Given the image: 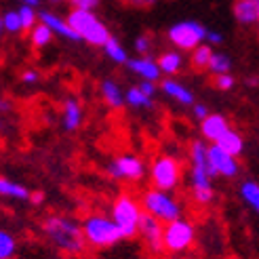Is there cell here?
Wrapping results in <instances>:
<instances>
[{"label":"cell","instance_id":"obj_1","mask_svg":"<svg viewBox=\"0 0 259 259\" xmlns=\"http://www.w3.org/2000/svg\"><path fill=\"white\" fill-rule=\"evenodd\" d=\"M42 232L47 234V238L66 255L80 257L87 251V242L82 236L80 224L68 215H57V213L47 215L42 219Z\"/></svg>","mask_w":259,"mask_h":259},{"label":"cell","instance_id":"obj_2","mask_svg":"<svg viewBox=\"0 0 259 259\" xmlns=\"http://www.w3.org/2000/svg\"><path fill=\"white\" fill-rule=\"evenodd\" d=\"M190 184H192V198L196 204L206 206L215 198L211 186L209 164H206V144L202 139H196L190 144Z\"/></svg>","mask_w":259,"mask_h":259},{"label":"cell","instance_id":"obj_3","mask_svg":"<svg viewBox=\"0 0 259 259\" xmlns=\"http://www.w3.org/2000/svg\"><path fill=\"white\" fill-rule=\"evenodd\" d=\"M80 230H82L87 247H93V249H108L118 240H122L116 224L103 213L87 215L80 224Z\"/></svg>","mask_w":259,"mask_h":259},{"label":"cell","instance_id":"obj_4","mask_svg":"<svg viewBox=\"0 0 259 259\" xmlns=\"http://www.w3.org/2000/svg\"><path fill=\"white\" fill-rule=\"evenodd\" d=\"M68 25L74 30V34L78 36V40H84L93 47H103L110 38L108 28L101 23V19L91 11H76L72 9L70 15L66 17Z\"/></svg>","mask_w":259,"mask_h":259},{"label":"cell","instance_id":"obj_5","mask_svg":"<svg viewBox=\"0 0 259 259\" xmlns=\"http://www.w3.org/2000/svg\"><path fill=\"white\" fill-rule=\"evenodd\" d=\"M139 206L141 211L152 215L154 219H158V222L164 226V224H171L175 219L181 217V204L173 198V194L169 192H160V190H146L144 196L139 200Z\"/></svg>","mask_w":259,"mask_h":259},{"label":"cell","instance_id":"obj_6","mask_svg":"<svg viewBox=\"0 0 259 259\" xmlns=\"http://www.w3.org/2000/svg\"><path fill=\"white\" fill-rule=\"evenodd\" d=\"M141 215L139 200L131 194H120L112 202V222L120 232V238H135L137 236V222Z\"/></svg>","mask_w":259,"mask_h":259},{"label":"cell","instance_id":"obj_7","mask_svg":"<svg viewBox=\"0 0 259 259\" xmlns=\"http://www.w3.org/2000/svg\"><path fill=\"white\" fill-rule=\"evenodd\" d=\"M181 181V162L171 154H160L150 166V184L154 190L173 192Z\"/></svg>","mask_w":259,"mask_h":259},{"label":"cell","instance_id":"obj_8","mask_svg":"<svg viewBox=\"0 0 259 259\" xmlns=\"http://www.w3.org/2000/svg\"><path fill=\"white\" fill-rule=\"evenodd\" d=\"M194 240H196V230L190 219L179 217L162 226V251L166 253H186Z\"/></svg>","mask_w":259,"mask_h":259},{"label":"cell","instance_id":"obj_9","mask_svg":"<svg viewBox=\"0 0 259 259\" xmlns=\"http://www.w3.org/2000/svg\"><path fill=\"white\" fill-rule=\"evenodd\" d=\"M204 32L206 28L198 21H179L166 30V38L179 51H192L204 40Z\"/></svg>","mask_w":259,"mask_h":259},{"label":"cell","instance_id":"obj_10","mask_svg":"<svg viewBox=\"0 0 259 259\" xmlns=\"http://www.w3.org/2000/svg\"><path fill=\"white\" fill-rule=\"evenodd\" d=\"M108 175L114 179H122V181H141L146 177V162L139 156L133 154H122V156H116L110 164H108Z\"/></svg>","mask_w":259,"mask_h":259},{"label":"cell","instance_id":"obj_11","mask_svg":"<svg viewBox=\"0 0 259 259\" xmlns=\"http://www.w3.org/2000/svg\"><path fill=\"white\" fill-rule=\"evenodd\" d=\"M206 164H209V175L211 179L222 175V177H236L240 166H238V160L228 156L226 152H222L215 144L206 146Z\"/></svg>","mask_w":259,"mask_h":259},{"label":"cell","instance_id":"obj_12","mask_svg":"<svg viewBox=\"0 0 259 259\" xmlns=\"http://www.w3.org/2000/svg\"><path fill=\"white\" fill-rule=\"evenodd\" d=\"M137 234L144 238L146 247L154 253V255H160L162 251V224L158 219H154L152 215L141 211L139 215V222H137Z\"/></svg>","mask_w":259,"mask_h":259},{"label":"cell","instance_id":"obj_13","mask_svg":"<svg viewBox=\"0 0 259 259\" xmlns=\"http://www.w3.org/2000/svg\"><path fill=\"white\" fill-rule=\"evenodd\" d=\"M228 128H230V122L222 114H209L204 120H200V133L206 141H211V144H215Z\"/></svg>","mask_w":259,"mask_h":259},{"label":"cell","instance_id":"obj_14","mask_svg":"<svg viewBox=\"0 0 259 259\" xmlns=\"http://www.w3.org/2000/svg\"><path fill=\"white\" fill-rule=\"evenodd\" d=\"M38 21L45 23L53 34H57V36H61V38H66V40H74V42L78 40V36L74 34V30L68 25V21L63 19V17H59V15H55V13L42 11L40 15H38Z\"/></svg>","mask_w":259,"mask_h":259},{"label":"cell","instance_id":"obj_15","mask_svg":"<svg viewBox=\"0 0 259 259\" xmlns=\"http://www.w3.org/2000/svg\"><path fill=\"white\" fill-rule=\"evenodd\" d=\"M82 120H84L82 103L76 97H68L63 101V126H66V131H76V128H80Z\"/></svg>","mask_w":259,"mask_h":259},{"label":"cell","instance_id":"obj_16","mask_svg":"<svg viewBox=\"0 0 259 259\" xmlns=\"http://www.w3.org/2000/svg\"><path fill=\"white\" fill-rule=\"evenodd\" d=\"M126 66L131 72H135L137 76H141V80H148V82H156L160 80V70L156 66V61L152 57H139V59H128Z\"/></svg>","mask_w":259,"mask_h":259},{"label":"cell","instance_id":"obj_17","mask_svg":"<svg viewBox=\"0 0 259 259\" xmlns=\"http://www.w3.org/2000/svg\"><path fill=\"white\" fill-rule=\"evenodd\" d=\"M160 89H162V93L166 97L175 99L177 103H181V106H192V103H194L192 91L186 84H181L179 80H175V78H164L160 82Z\"/></svg>","mask_w":259,"mask_h":259},{"label":"cell","instance_id":"obj_18","mask_svg":"<svg viewBox=\"0 0 259 259\" xmlns=\"http://www.w3.org/2000/svg\"><path fill=\"white\" fill-rule=\"evenodd\" d=\"M215 146L222 150V152H226L228 156L236 158V156H240L242 150H244V139H242L240 133H236V131H232V128H228V131L215 141Z\"/></svg>","mask_w":259,"mask_h":259},{"label":"cell","instance_id":"obj_19","mask_svg":"<svg viewBox=\"0 0 259 259\" xmlns=\"http://www.w3.org/2000/svg\"><path fill=\"white\" fill-rule=\"evenodd\" d=\"M234 17L242 25H255L259 19V0H236Z\"/></svg>","mask_w":259,"mask_h":259},{"label":"cell","instance_id":"obj_20","mask_svg":"<svg viewBox=\"0 0 259 259\" xmlns=\"http://www.w3.org/2000/svg\"><path fill=\"white\" fill-rule=\"evenodd\" d=\"M99 89H101V97H103V101H106L112 110H118V108L124 106V93L120 91L118 82H114L112 78H106V80L101 82Z\"/></svg>","mask_w":259,"mask_h":259},{"label":"cell","instance_id":"obj_21","mask_svg":"<svg viewBox=\"0 0 259 259\" xmlns=\"http://www.w3.org/2000/svg\"><path fill=\"white\" fill-rule=\"evenodd\" d=\"M156 66H158L160 74H166L171 78V76L177 74L181 70V66H184V57H181L179 51H164V53H160Z\"/></svg>","mask_w":259,"mask_h":259},{"label":"cell","instance_id":"obj_22","mask_svg":"<svg viewBox=\"0 0 259 259\" xmlns=\"http://www.w3.org/2000/svg\"><path fill=\"white\" fill-rule=\"evenodd\" d=\"M0 196H7V198H15V200H28L30 198V190L21 186V184H15L7 177H0Z\"/></svg>","mask_w":259,"mask_h":259},{"label":"cell","instance_id":"obj_23","mask_svg":"<svg viewBox=\"0 0 259 259\" xmlns=\"http://www.w3.org/2000/svg\"><path fill=\"white\" fill-rule=\"evenodd\" d=\"M206 70L213 74V78H215V76H222V74H230L232 59L226 53H215V51H213L209 63H206Z\"/></svg>","mask_w":259,"mask_h":259},{"label":"cell","instance_id":"obj_24","mask_svg":"<svg viewBox=\"0 0 259 259\" xmlns=\"http://www.w3.org/2000/svg\"><path fill=\"white\" fill-rule=\"evenodd\" d=\"M53 32H51L45 23H40L38 21L34 28L30 30V42H32V47L34 49H45L47 45H51V40H53Z\"/></svg>","mask_w":259,"mask_h":259},{"label":"cell","instance_id":"obj_25","mask_svg":"<svg viewBox=\"0 0 259 259\" xmlns=\"http://www.w3.org/2000/svg\"><path fill=\"white\" fill-rule=\"evenodd\" d=\"M103 51H106V55L114 61V63H126L128 61V55H126V51H124V47L116 40L114 36H110L108 40H106V45H103Z\"/></svg>","mask_w":259,"mask_h":259},{"label":"cell","instance_id":"obj_26","mask_svg":"<svg viewBox=\"0 0 259 259\" xmlns=\"http://www.w3.org/2000/svg\"><path fill=\"white\" fill-rule=\"evenodd\" d=\"M211 53H213L211 45L200 42L196 49H192V57H190L192 66L196 70H206V63H209V59H211Z\"/></svg>","mask_w":259,"mask_h":259},{"label":"cell","instance_id":"obj_27","mask_svg":"<svg viewBox=\"0 0 259 259\" xmlns=\"http://www.w3.org/2000/svg\"><path fill=\"white\" fill-rule=\"evenodd\" d=\"M124 101L128 103V106H133V108H144V110H150L154 108V99L146 97L137 87H131L124 93Z\"/></svg>","mask_w":259,"mask_h":259},{"label":"cell","instance_id":"obj_28","mask_svg":"<svg viewBox=\"0 0 259 259\" xmlns=\"http://www.w3.org/2000/svg\"><path fill=\"white\" fill-rule=\"evenodd\" d=\"M240 196L253 211H259V186H257V181H244L240 186Z\"/></svg>","mask_w":259,"mask_h":259},{"label":"cell","instance_id":"obj_29","mask_svg":"<svg viewBox=\"0 0 259 259\" xmlns=\"http://www.w3.org/2000/svg\"><path fill=\"white\" fill-rule=\"evenodd\" d=\"M17 251L15 236L9 234L7 230H0V259H11Z\"/></svg>","mask_w":259,"mask_h":259},{"label":"cell","instance_id":"obj_30","mask_svg":"<svg viewBox=\"0 0 259 259\" xmlns=\"http://www.w3.org/2000/svg\"><path fill=\"white\" fill-rule=\"evenodd\" d=\"M17 17H19V23H21V32L25 30V32H30L34 25L38 23V15H36V9H32V7H21L19 11H17Z\"/></svg>","mask_w":259,"mask_h":259},{"label":"cell","instance_id":"obj_31","mask_svg":"<svg viewBox=\"0 0 259 259\" xmlns=\"http://www.w3.org/2000/svg\"><path fill=\"white\" fill-rule=\"evenodd\" d=\"M3 17V28L5 32L9 34H19L21 32V23H19V17H17V11H7Z\"/></svg>","mask_w":259,"mask_h":259},{"label":"cell","instance_id":"obj_32","mask_svg":"<svg viewBox=\"0 0 259 259\" xmlns=\"http://www.w3.org/2000/svg\"><path fill=\"white\" fill-rule=\"evenodd\" d=\"M236 84V78L232 74H222V76H215V87L219 91H232Z\"/></svg>","mask_w":259,"mask_h":259},{"label":"cell","instance_id":"obj_33","mask_svg":"<svg viewBox=\"0 0 259 259\" xmlns=\"http://www.w3.org/2000/svg\"><path fill=\"white\" fill-rule=\"evenodd\" d=\"M135 49H137V53L139 55H150V51H152V40H150V36H137V40H135Z\"/></svg>","mask_w":259,"mask_h":259},{"label":"cell","instance_id":"obj_34","mask_svg":"<svg viewBox=\"0 0 259 259\" xmlns=\"http://www.w3.org/2000/svg\"><path fill=\"white\" fill-rule=\"evenodd\" d=\"M70 5L76 11H91L93 13L97 9V5H99V0H70Z\"/></svg>","mask_w":259,"mask_h":259},{"label":"cell","instance_id":"obj_35","mask_svg":"<svg viewBox=\"0 0 259 259\" xmlns=\"http://www.w3.org/2000/svg\"><path fill=\"white\" fill-rule=\"evenodd\" d=\"M192 114H194V118H198V120H204L206 116H209V108L204 106V103H192Z\"/></svg>","mask_w":259,"mask_h":259},{"label":"cell","instance_id":"obj_36","mask_svg":"<svg viewBox=\"0 0 259 259\" xmlns=\"http://www.w3.org/2000/svg\"><path fill=\"white\" fill-rule=\"evenodd\" d=\"M137 89L144 93L146 97L154 99V95H156V82H148V80H141V84H137Z\"/></svg>","mask_w":259,"mask_h":259},{"label":"cell","instance_id":"obj_37","mask_svg":"<svg viewBox=\"0 0 259 259\" xmlns=\"http://www.w3.org/2000/svg\"><path fill=\"white\" fill-rule=\"evenodd\" d=\"M38 80H40V74H38L36 70H25L21 74V82L23 84H36Z\"/></svg>","mask_w":259,"mask_h":259},{"label":"cell","instance_id":"obj_38","mask_svg":"<svg viewBox=\"0 0 259 259\" xmlns=\"http://www.w3.org/2000/svg\"><path fill=\"white\" fill-rule=\"evenodd\" d=\"M204 38L209 40V45H222L224 42V36L219 32H215V30H209V28H206V32H204Z\"/></svg>","mask_w":259,"mask_h":259},{"label":"cell","instance_id":"obj_39","mask_svg":"<svg viewBox=\"0 0 259 259\" xmlns=\"http://www.w3.org/2000/svg\"><path fill=\"white\" fill-rule=\"evenodd\" d=\"M11 110H13L11 101H9L7 97H3V95H0V114H9Z\"/></svg>","mask_w":259,"mask_h":259},{"label":"cell","instance_id":"obj_40","mask_svg":"<svg viewBox=\"0 0 259 259\" xmlns=\"http://www.w3.org/2000/svg\"><path fill=\"white\" fill-rule=\"evenodd\" d=\"M28 200H30L32 204H40V202L45 200V194H42V192H34V194H32V192H30V198H28Z\"/></svg>","mask_w":259,"mask_h":259},{"label":"cell","instance_id":"obj_41","mask_svg":"<svg viewBox=\"0 0 259 259\" xmlns=\"http://www.w3.org/2000/svg\"><path fill=\"white\" fill-rule=\"evenodd\" d=\"M133 5H137V7H152L156 0H131Z\"/></svg>","mask_w":259,"mask_h":259},{"label":"cell","instance_id":"obj_42","mask_svg":"<svg viewBox=\"0 0 259 259\" xmlns=\"http://www.w3.org/2000/svg\"><path fill=\"white\" fill-rule=\"evenodd\" d=\"M21 3H23L25 7H32V9H36V7H38V3H40V0H21Z\"/></svg>","mask_w":259,"mask_h":259},{"label":"cell","instance_id":"obj_43","mask_svg":"<svg viewBox=\"0 0 259 259\" xmlns=\"http://www.w3.org/2000/svg\"><path fill=\"white\" fill-rule=\"evenodd\" d=\"M247 84H249V87H253V84H257V76H255V78H249V80H247Z\"/></svg>","mask_w":259,"mask_h":259},{"label":"cell","instance_id":"obj_44","mask_svg":"<svg viewBox=\"0 0 259 259\" xmlns=\"http://www.w3.org/2000/svg\"><path fill=\"white\" fill-rule=\"evenodd\" d=\"M3 32H5V28H3V17H0V38H3Z\"/></svg>","mask_w":259,"mask_h":259},{"label":"cell","instance_id":"obj_45","mask_svg":"<svg viewBox=\"0 0 259 259\" xmlns=\"http://www.w3.org/2000/svg\"><path fill=\"white\" fill-rule=\"evenodd\" d=\"M5 131V120H0V133Z\"/></svg>","mask_w":259,"mask_h":259},{"label":"cell","instance_id":"obj_46","mask_svg":"<svg viewBox=\"0 0 259 259\" xmlns=\"http://www.w3.org/2000/svg\"><path fill=\"white\" fill-rule=\"evenodd\" d=\"M51 3H55V5H61V3H66V0H51Z\"/></svg>","mask_w":259,"mask_h":259}]
</instances>
